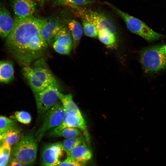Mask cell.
<instances>
[{
    "label": "cell",
    "instance_id": "6da1fadb",
    "mask_svg": "<svg viewBox=\"0 0 166 166\" xmlns=\"http://www.w3.org/2000/svg\"><path fill=\"white\" fill-rule=\"evenodd\" d=\"M13 29L6 38L9 51L23 67L43 57L48 44L41 32L40 19L15 16Z\"/></svg>",
    "mask_w": 166,
    "mask_h": 166
},
{
    "label": "cell",
    "instance_id": "7a4b0ae2",
    "mask_svg": "<svg viewBox=\"0 0 166 166\" xmlns=\"http://www.w3.org/2000/svg\"><path fill=\"white\" fill-rule=\"evenodd\" d=\"M37 61L34 66H23L22 69V75L35 93L57 81L50 70L44 65L43 60Z\"/></svg>",
    "mask_w": 166,
    "mask_h": 166
},
{
    "label": "cell",
    "instance_id": "3957f363",
    "mask_svg": "<svg viewBox=\"0 0 166 166\" xmlns=\"http://www.w3.org/2000/svg\"><path fill=\"white\" fill-rule=\"evenodd\" d=\"M140 61L145 72L156 73L166 69V44L152 46L141 51Z\"/></svg>",
    "mask_w": 166,
    "mask_h": 166
},
{
    "label": "cell",
    "instance_id": "277c9868",
    "mask_svg": "<svg viewBox=\"0 0 166 166\" xmlns=\"http://www.w3.org/2000/svg\"><path fill=\"white\" fill-rule=\"evenodd\" d=\"M106 4L123 20L127 28L131 32L150 42L164 37V35L155 31L140 20L122 11L109 3L106 2Z\"/></svg>",
    "mask_w": 166,
    "mask_h": 166
},
{
    "label": "cell",
    "instance_id": "5b68a950",
    "mask_svg": "<svg viewBox=\"0 0 166 166\" xmlns=\"http://www.w3.org/2000/svg\"><path fill=\"white\" fill-rule=\"evenodd\" d=\"M72 9L76 16L94 24L98 32L108 30L116 34L115 23L107 14L100 10H92L81 7Z\"/></svg>",
    "mask_w": 166,
    "mask_h": 166
},
{
    "label": "cell",
    "instance_id": "8992f818",
    "mask_svg": "<svg viewBox=\"0 0 166 166\" xmlns=\"http://www.w3.org/2000/svg\"><path fill=\"white\" fill-rule=\"evenodd\" d=\"M35 138L31 135L22 138L15 145L14 158L24 166H32L34 163L37 154V145Z\"/></svg>",
    "mask_w": 166,
    "mask_h": 166
},
{
    "label": "cell",
    "instance_id": "52a82bcc",
    "mask_svg": "<svg viewBox=\"0 0 166 166\" xmlns=\"http://www.w3.org/2000/svg\"><path fill=\"white\" fill-rule=\"evenodd\" d=\"M65 112L60 101L46 112L44 114L42 123L35 134V139L37 142H39L48 132L60 125Z\"/></svg>",
    "mask_w": 166,
    "mask_h": 166
},
{
    "label": "cell",
    "instance_id": "ba28073f",
    "mask_svg": "<svg viewBox=\"0 0 166 166\" xmlns=\"http://www.w3.org/2000/svg\"><path fill=\"white\" fill-rule=\"evenodd\" d=\"M60 88L58 82L52 84L43 90L35 93L38 112L41 114L46 112L59 100Z\"/></svg>",
    "mask_w": 166,
    "mask_h": 166
},
{
    "label": "cell",
    "instance_id": "9c48e42d",
    "mask_svg": "<svg viewBox=\"0 0 166 166\" xmlns=\"http://www.w3.org/2000/svg\"><path fill=\"white\" fill-rule=\"evenodd\" d=\"M65 152L61 142L50 143L45 145L41 152V163L42 166H57L62 161Z\"/></svg>",
    "mask_w": 166,
    "mask_h": 166
},
{
    "label": "cell",
    "instance_id": "30bf717a",
    "mask_svg": "<svg viewBox=\"0 0 166 166\" xmlns=\"http://www.w3.org/2000/svg\"><path fill=\"white\" fill-rule=\"evenodd\" d=\"M67 127L75 128L79 129L83 132L86 139L88 140L89 136L86 124L81 112H66L60 125L49 131L52 132H57Z\"/></svg>",
    "mask_w": 166,
    "mask_h": 166
},
{
    "label": "cell",
    "instance_id": "8fae6325",
    "mask_svg": "<svg viewBox=\"0 0 166 166\" xmlns=\"http://www.w3.org/2000/svg\"><path fill=\"white\" fill-rule=\"evenodd\" d=\"M39 19L42 35L48 45H53L57 34L65 26L60 19L56 17Z\"/></svg>",
    "mask_w": 166,
    "mask_h": 166
},
{
    "label": "cell",
    "instance_id": "7c38bea8",
    "mask_svg": "<svg viewBox=\"0 0 166 166\" xmlns=\"http://www.w3.org/2000/svg\"><path fill=\"white\" fill-rule=\"evenodd\" d=\"M54 50L62 54H68L73 47L72 36L67 27L65 26L58 33L53 44Z\"/></svg>",
    "mask_w": 166,
    "mask_h": 166
},
{
    "label": "cell",
    "instance_id": "4fadbf2b",
    "mask_svg": "<svg viewBox=\"0 0 166 166\" xmlns=\"http://www.w3.org/2000/svg\"><path fill=\"white\" fill-rule=\"evenodd\" d=\"M11 5L16 16L21 18L32 16L37 7L35 0H11Z\"/></svg>",
    "mask_w": 166,
    "mask_h": 166
},
{
    "label": "cell",
    "instance_id": "5bb4252c",
    "mask_svg": "<svg viewBox=\"0 0 166 166\" xmlns=\"http://www.w3.org/2000/svg\"><path fill=\"white\" fill-rule=\"evenodd\" d=\"M14 24V20L4 6L0 7V37L7 38L12 30Z\"/></svg>",
    "mask_w": 166,
    "mask_h": 166
},
{
    "label": "cell",
    "instance_id": "9a60e30c",
    "mask_svg": "<svg viewBox=\"0 0 166 166\" xmlns=\"http://www.w3.org/2000/svg\"><path fill=\"white\" fill-rule=\"evenodd\" d=\"M67 155L68 156L83 163L90 160L92 156V152L87 147L85 142L74 148Z\"/></svg>",
    "mask_w": 166,
    "mask_h": 166
},
{
    "label": "cell",
    "instance_id": "2e32d148",
    "mask_svg": "<svg viewBox=\"0 0 166 166\" xmlns=\"http://www.w3.org/2000/svg\"><path fill=\"white\" fill-rule=\"evenodd\" d=\"M67 28L70 32L73 41V49L74 51L77 47L83 33V27L77 21L70 19L66 20Z\"/></svg>",
    "mask_w": 166,
    "mask_h": 166
},
{
    "label": "cell",
    "instance_id": "e0dca14e",
    "mask_svg": "<svg viewBox=\"0 0 166 166\" xmlns=\"http://www.w3.org/2000/svg\"><path fill=\"white\" fill-rule=\"evenodd\" d=\"M14 77L12 63L9 60L0 61V82L8 83Z\"/></svg>",
    "mask_w": 166,
    "mask_h": 166
},
{
    "label": "cell",
    "instance_id": "ac0fdd59",
    "mask_svg": "<svg viewBox=\"0 0 166 166\" xmlns=\"http://www.w3.org/2000/svg\"><path fill=\"white\" fill-rule=\"evenodd\" d=\"M49 137H62L66 139L76 138L82 136V131L79 129L73 127H67L58 132H52L49 131L46 133Z\"/></svg>",
    "mask_w": 166,
    "mask_h": 166
},
{
    "label": "cell",
    "instance_id": "d6986e66",
    "mask_svg": "<svg viewBox=\"0 0 166 166\" xmlns=\"http://www.w3.org/2000/svg\"><path fill=\"white\" fill-rule=\"evenodd\" d=\"M21 132L15 126L10 127L3 134L5 142L10 146L15 145L22 138Z\"/></svg>",
    "mask_w": 166,
    "mask_h": 166
},
{
    "label": "cell",
    "instance_id": "ffe728a7",
    "mask_svg": "<svg viewBox=\"0 0 166 166\" xmlns=\"http://www.w3.org/2000/svg\"><path fill=\"white\" fill-rule=\"evenodd\" d=\"M116 34L108 30L98 32L97 37L102 43L111 48H114L117 45V38Z\"/></svg>",
    "mask_w": 166,
    "mask_h": 166
},
{
    "label": "cell",
    "instance_id": "44dd1931",
    "mask_svg": "<svg viewBox=\"0 0 166 166\" xmlns=\"http://www.w3.org/2000/svg\"><path fill=\"white\" fill-rule=\"evenodd\" d=\"M54 1L55 5L68 6L72 9L92 5L97 2L95 0H54Z\"/></svg>",
    "mask_w": 166,
    "mask_h": 166
},
{
    "label": "cell",
    "instance_id": "7402d4cb",
    "mask_svg": "<svg viewBox=\"0 0 166 166\" xmlns=\"http://www.w3.org/2000/svg\"><path fill=\"white\" fill-rule=\"evenodd\" d=\"M59 100L65 112L69 111L80 112L78 106L73 101L71 94H64L61 92L59 94Z\"/></svg>",
    "mask_w": 166,
    "mask_h": 166
},
{
    "label": "cell",
    "instance_id": "603a6c76",
    "mask_svg": "<svg viewBox=\"0 0 166 166\" xmlns=\"http://www.w3.org/2000/svg\"><path fill=\"white\" fill-rule=\"evenodd\" d=\"M85 137L83 136L64 140L62 143L63 148L67 154L74 148L85 142Z\"/></svg>",
    "mask_w": 166,
    "mask_h": 166
},
{
    "label": "cell",
    "instance_id": "cb8c5ba5",
    "mask_svg": "<svg viewBox=\"0 0 166 166\" xmlns=\"http://www.w3.org/2000/svg\"><path fill=\"white\" fill-rule=\"evenodd\" d=\"M82 22L83 31L86 36L91 38L97 37L98 31L94 24L83 19Z\"/></svg>",
    "mask_w": 166,
    "mask_h": 166
},
{
    "label": "cell",
    "instance_id": "d4e9b609",
    "mask_svg": "<svg viewBox=\"0 0 166 166\" xmlns=\"http://www.w3.org/2000/svg\"><path fill=\"white\" fill-rule=\"evenodd\" d=\"M11 151V146L5 142L0 148V164L6 165L9 160Z\"/></svg>",
    "mask_w": 166,
    "mask_h": 166
},
{
    "label": "cell",
    "instance_id": "484cf974",
    "mask_svg": "<svg viewBox=\"0 0 166 166\" xmlns=\"http://www.w3.org/2000/svg\"><path fill=\"white\" fill-rule=\"evenodd\" d=\"M14 118L17 121L23 124H29L32 120L30 114L24 111H17L14 114Z\"/></svg>",
    "mask_w": 166,
    "mask_h": 166
},
{
    "label": "cell",
    "instance_id": "4316f807",
    "mask_svg": "<svg viewBox=\"0 0 166 166\" xmlns=\"http://www.w3.org/2000/svg\"><path fill=\"white\" fill-rule=\"evenodd\" d=\"M57 166H85V163L78 161L73 158L68 156Z\"/></svg>",
    "mask_w": 166,
    "mask_h": 166
},
{
    "label": "cell",
    "instance_id": "83f0119b",
    "mask_svg": "<svg viewBox=\"0 0 166 166\" xmlns=\"http://www.w3.org/2000/svg\"><path fill=\"white\" fill-rule=\"evenodd\" d=\"M15 124V121L14 120L0 116V129L13 127Z\"/></svg>",
    "mask_w": 166,
    "mask_h": 166
},
{
    "label": "cell",
    "instance_id": "f1b7e54d",
    "mask_svg": "<svg viewBox=\"0 0 166 166\" xmlns=\"http://www.w3.org/2000/svg\"><path fill=\"white\" fill-rule=\"evenodd\" d=\"M10 166H24L22 163L13 158L10 163Z\"/></svg>",
    "mask_w": 166,
    "mask_h": 166
},
{
    "label": "cell",
    "instance_id": "f546056e",
    "mask_svg": "<svg viewBox=\"0 0 166 166\" xmlns=\"http://www.w3.org/2000/svg\"><path fill=\"white\" fill-rule=\"evenodd\" d=\"M10 128L0 129V136L2 135L3 133L5 132Z\"/></svg>",
    "mask_w": 166,
    "mask_h": 166
},
{
    "label": "cell",
    "instance_id": "4dcf8cb0",
    "mask_svg": "<svg viewBox=\"0 0 166 166\" xmlns=\"http://www.w3.org/2000/svg\"><path fill=\"white\" fill-rule=\"evenodd\" d=\"M39 4L42 7L44 6V2L45 0H37Z\"/></svg>",
    "mask_w": 166,
    "mask_h": 166
},
{
    "label": "cell",
    "instance_id": "1f68e13d",
    "mask_svg": "<svg viewBox=\"0 0 166 166\" xmlns=\"http://www.w3.org/2000/svg\"><path fill=\"white\" fill-rule=\"evenodd\" d=\"M0 166H6V165L4 164H0Z\"/></svg>",
    "mask_w": 166,
    "mask_h": 166
}]
</instances>
